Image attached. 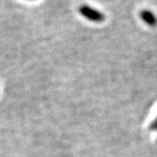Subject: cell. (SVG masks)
<instances>
[{
	"instance_id": "3957f363",
	"label": "cell",
	"mask_w": 157,
	"mask_h": 157,
	"mask_svg": "<svg viewBox=\"0 0 157 157\" xmlns=\"http://www.w3.org/2000/svg\"><path fill=\"white\" fill-rule=\"evenodd\" d=\"M149 128H150V129L153 130V131H157V116H156V119L152 122Z\"/></svg>"
},
{
	"instance_id": "7a4b0ae2",
	"label": "cell",
	"mask_w": 157,
	"mask_h": 157,
	"mask_svg": "<svg viewBox=\"0 0 157 157\" xmlns=\"http://www.w3.org/2000/svg\"><path fill=\"white\" fill-rule=\"evenodd\" d=\"M140 17L147 25H149L151 27H155L157 25V17L151 11L142 10L140 11Z\"/></svg>"
},
{
	"instance_id": "6da1fadb",
	"label": "cell",
	"mask_w": 157,
	"mask_h": 157,
	"mask_svg": "<svg viewBox=\"0 0 157 157\" xmlns=\"http://www.w3.org/2000/svg\"><path fill=\"white\" fill-rule=\"evenodd\" d=\"M79 13L86 19L94 23H101L105 20V15L98 11L97 9H94L87 5H83L78 8Z\"/></svg>"
}]
</instances>
